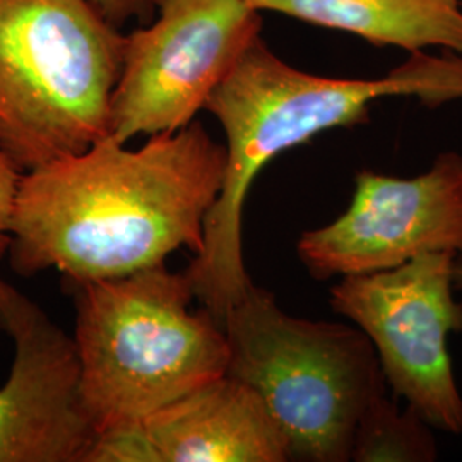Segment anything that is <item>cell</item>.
<instances>
[{
    "label": "cell",
    "mask_w": 462,
    "mask_h": 462,
    "mask_svg": "<svg viewBox=\"0 0 462 462\" xmlns=\"http://www.w3.org/2000/svg\"><path fill=\"white\" fill-rule=\"evenodd\" d=\"M226 149L194 120L139 149L106 135L21 173L9 226L17 274L55 269L67 282L110 280L199 254L221 190Z\"/></svg>",
    "instance_id": "obj_1"
},
{
    "label": "cell",
    "mask_w": 462,
    "mask_h": 462,
    "mask_svg": "<svg viewBox=\"0 0 462 462\" xmlns=\"http://www.w3.org/2000/svg\"><path fill=\"white\" fill-rule=\"evenodd\" d=\"M396 97L431 108L462 99V55L414 51L382 78H322L286 64L259 36L216 86L204 110L226 135L225 175L204 221L202 248L185 273L219 326L252 284L242 225L248 190L261 170L317 134L368 124L372 103Z\"/></svg>",
    "instance_id": "obj_2"
},
{
    "label": "cell",
    "mask_w": 462,
    "mask_h": 462,
    "mask_svg": "<svg viewBox=\"0 0 462 462\" xmlns=\"http://www.w3.org/2000/svg\"><path fill=\"white\" fill-rule=\"evenodd\" d=\"M84 411L99 431L151 414L226 374L225 329L196 298L187 273L165 264L70 286Z\"/></svg>",
    "instance_id": "obj_3"
},
{
    "label": "cell",
    "mask_w": 462,
    "mask_h": 462,
    "mask_svg": "<svg viewBox=\"0 0 462 462\" xmlns=\"http://www.w3.org/2000/svg\"><path fill=\"white\" fill-rule=\"evenodd\" d=\"M124 51L91 0H0V148L21 173L108 135Z\"/></svg>",
    "instance_id": "obj_4"
},
{
    "label": "cell",
    "mask_w": 462,
    "mask_h": 462,
    "mask_svg": "<svg viewBox=\"0 0 462 462\" xmlns=\"http://www.w3.org/2000/svg\"><path fill=\"white\" fill-rule=\"evenodd\" d=\"M226 375L252 387L278 423L290 461H351L365 411L387 394L377 353L362 330L281 310L250 284L225 315Z\"/></svg>",
    "instance_id": "obj_5"
},
{
    "label": "cell",
    "mask_w": 462,
    "mask_h": 462,
    "mask_svg": "<svg viewBox=\"0 0 462 462\" xmlns=\"http://www.w3.org/2000/svg\"><path fill=\"white\" fill-rule=\"evenodd\" d=\"M452 254H425L387 271L345 276L330 307L364 332L387 385L431 429L462 433V396L448 353L462 332Z\"/></svg>",
    "instance_id": "obj_6"
},
{
    "label": "cell",
    "mask_w": 462,
    "mask_h": 462,
    "mask_svg": "<svg viewBox=\"0 0 462 462\" xmlns=\"http://www.w3.org/2000/svg\"><path fill=\"white\" fill-rule=\"evenodd\" d=\"M158 19L125 36L112 95L110 133H175L196 120L209 95L261 36L263 16L247 0H152Z\"/></svg>",
    "instance_id": "obj_7"
},
{
    "label": "cell",
    "mask_w": 462,
    "mask_h": 462,
    "mask_svg": "<svg viewBox=\"0 0 462 462\" xmlns=\"http://www.w3.org/2000/svg\"><path fill=\"white\" fill-rule=\"evenodd\" d=\"M297 254L319 281L394 269L425 254L461 255L462 154L444 151L413 179L360 170L346 211L305 231Z\"/></svg>",
    "instance_id": "obj_8"
},
{
    "label": "cell",
    "mask_w": 462,
    "mask_h": 462,
    "mask_svg": "<svg viewBox=\"0 0 462 462\" xmlns=\"http://www.w3.org/2000/svg\"><path fill=\"white\" fill-rule=\"evenodd\" d=\"M0 329L14 362L0 387V462H84L97 430L84 411L74 337L0 278Z\"/></svg>",
    "instance_id": "obj_9"
},
{
    "label": "cell",
    "mask_w": 462,
    "mask_h": 462,
    "mask_svg": "<svg viewBox=\"0 0 462 462\" xmlns=\"http://www.w3.org/2000/svg\"><path fill=\"white\" fill-rule=\"evenodd\" d=\"M158 462H286L290 450L261 396L221 375L143 421Z\"/></svg>",
    "instance_id": "obj_10"
},
{
    "label": "cell",
    "mask_w": 462,
    "mask_h": 462,
    "mask_svg": "<svg viewBox=\"0 0 462 462\" xmlns=\"http://www.w3.org/2000/svg\"><path fill=\"white\" fill-rule=\"evenodd\" d=\"M257 11L356 34L410 53L440 47L462 55V0H247Z\"/></svg>",
    "instance_id": "obj_11"
},
{
    "label": "cell",
    "mask_w": 462,
    "mask_h": 462,
    "mask_svg": "<svg viewBox=\"0 0 462 462\" xmlns=\"http://www.w3.org/2000/svg\"><path fill=\"white\" fill-rule=\"evenodd\" d=\"M439 446L429 423L408 406L401 411L387 394L365 411L353 440L351 461L433 462Z\"/></svg>",
    "instance_id": "obj_12"
},
{
    "label": "cell",
    "mask_w": 462,
    "mask_h": 462,
    "mask_svg": "<svg viewBox=\"0 0 462 462\" xmlns=\"http://www.w3.org/2000/svg\"><path fill=\"white\" fill-rule=\"evenodd\" d=\"M84 462H158L143 423L99 431Z\"/></svg>",
    "instance_id": "obj_13"
},
{
    "label": "cell",
    "mask_w": 462,
    "mask_h": 462,
    "mask_svg": "<svg viewBox=\"0 0 462 462\" xmlns=\"http://www.w3.org/2000/svg\"><path fill=\"white\" fill-rule=\"evenodd\" d=\"M21 171L11 162V158L0 148V259L9 250V226L14 209L17 187H19Z\"/></svg>",
    "instance_id": "obj_14"
},
{
    "label": "cell",
    "mask_w": 462,
    "mask_h": 462,
    "mask_svg": "<svg viewBox=\"0 0 462 462\" xmlns=\"http://www.w3.org/2000/svg\"><path fill=\"white\" fill-rule=\"evenodd\" d=\"M99 13L114 26L120 28L131 17H139L149 13L152 0H91Z\"/></svg>",
    "instance_id": "obj_15"
},
{
    "label": "cell",
    "mask_w": 462,
    "mask_h": 462,
    "mask_svg": "<svg viewBox=\"0 0 462 462\" xmlns=\"http://www.w3.org/2000/svg\"><path fill=\"white\" fill-rule=\"evenodd\" d=\"M454 286L457 291H462V254L454 261Z\"/></svg>",
    "instance_id": "obj_16"
}]
</instances>
